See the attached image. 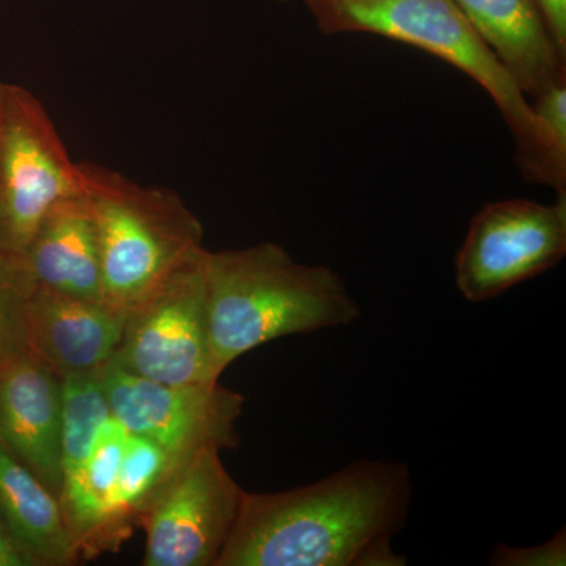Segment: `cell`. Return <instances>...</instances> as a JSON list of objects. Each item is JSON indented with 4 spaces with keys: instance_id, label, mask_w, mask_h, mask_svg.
Wrapping results in <instances>:
<instances>
[{
    "instance_id": "obj_1",
    "label": "cell",
    "mask_w": 566,
    "mask_h": 566,
    "mask_svg": "<svg viewBox=\"0 0 566 566\" xmlns=\"http://www.w3.org/2000/svg\"><path fill=\"white\" fill-rule=\"evenodd\" d=\"M408 465L357 460L311 485L245 493L214 566H401L392 538L408 521Z\"/></svg>"
},
{
    "instance_id": "obj_2",
    "label": "cell",
    "mask_w": 566,
    "mask_h": 566,
    "mask_svg": "<svg viewBox=\"0 0 566 566\" xmlns=\"http://www.w3.org/2000/svg\"><path fill=\"white\" fill-rule=\"evenodd\" d=\"M203 270L216 379L259 346L348 326L360 316L340 275L294 262L279 244L207 251Z\"/></svg>"
},
{
    "instance_id": "obj_3",
    "label": "cell",
    "mask_w": 566,
    "mask_h": 566,
    "mask_svg": "<svg viewBox=\"0 0 566 566\" xmlns=\"http://www.w3.org/2000/svg\"><path fill=\"white\" fill-rule=\"evenodd\" d=\"M324 33H374L430 52L490 93L513 134L528 180L565 192L527 96L450 0H304Z\"/></svg>"
},
{
    "instance_id": "obj_4",
    "label": "cell",
    "mask_w": 566,
    "mask_h": 566,
    "mask_svg": "<svg viewBox=\"0 0 566 566\" xmlns=\"http://www.w3.org/2000/svg\"><path fill=\"white\" fill-rule=\"evenodd\" d=\"M80 169L98 234L106 303L132 311L207 251L202 223L177 193L98 164L81 163Z\"/></svg>"
},
{
    "instance_id": "obj_5",
    "label": "cell",
    "mask_w": 566,
    "mask_h": 566,
    "mask_svg": "<svg viewBox=\"0 0 566 566\" xmlns=\"http://www.w3.org/2000/svg\"><path fill=\"white\" fill-rule=\"evenodd\" d=\"M84 192L80 164L43 104L0 84V253L21 256L55 205Z\"/></svg>"
},
{
    "instance_id": "obj_6",
    "label": "cell",
    "mask_w": 566,
    "mask_h": 566,
    "mask_svg": "<svg viewBox=\"0 0 566 566\" xmlns=\"http://www.w3.org/2000/svg\"><path fill=\"white\" fill-rule=\"evenodd\" d=\"M205 253L128 311L107 365L164 385L219 381L211 368Z\"/></svg>"
},
{
    "instance_id": "obj_7",
    "label": "cell",
    "mask_w": 566,
    "mask_h": 566,
    "mask_svg": "<svg viewBox=\"0 0 566 566\" xmlns=\"http://www.w3.org/2000/svg\"><path fill=\"white\" fill-rule=\"evenodd\" d=\"M566 255V196L551 205L499 200L482 208L457 253V286L483 303L557 266Z\"/></svg>"
},
{
    "instance_id": "obj_8",
    "label": "cell",
    "mask_w": 566,
    "mask_h": 566,
    "mask_svg": "<svg viewBox=\"0 0 566 566\" xmlns=\"http://www.w3.org/2000/svg\"><path fill=\"white\" fill-rule=\"evenodd\" d=\"M244 491L227 472L221 450L182 461L140 523L144 566H214L240 516Z\"/></svg>"
},
{
    "instance_id": "obj_9",
    "label": "cell",
    "mask_w": 566,
    "mask_h": 566,
    "mask_svg": "<svg viewBox=\"0 0 566 566\" xmlns=\"http://www.w3.org/2000/svg\"><path fill=\"white\" fill-rule=\"evenodd\" d=\"M99 375L112 416L129 433L150 439L177 460L205 449H237L244 398L219 381L164 385L111 365Z\"/></svg>"
},
{
    "instance_id": "obj_10",
    "label": "cell",
    "mask_w": 566,
    "mask_h": 566,
    "mask_svg": "<svg viewBox=\"0 0 566 566\" xmlns=\"http://www.w3.org/2000/svg\"><path fill=\"white\" fill-rule=\"evenodd\" d=\"M128 312L33 286L24 304L29 353L59 376L92 374L111 363Z\"/></svg>"
},
{
    "instance_id": "obj_11",
    "label": "cell",
    "mask_w": 566,
    "mask_h": 566,
    "mask_svg": "<svg viewBox=\"0 0 566 566\" xmlns=\"http://www.w3.org/2000/svg\"><path fill=\"white\" fill-rule=\"evenodd\" d=\"M62 378L31 353L0 365V446L62 493Z\"/></svg>"
},
{
    "instance_id": "obj_12",
    "label": "cell",
    "mask_w": 566,
    "mask_h": 566,
    "mask_svg": "<svg viewBox=\"0 0 566 566\" xmlns=\"http://www.w3.org/2000/svg\"><path fill=\"white\" fill-rule=\"evenodd\" d=\"M526 96L566 82V55L534 0H450Z\"/></svg>"
},
{
    "instance_id": "obj_13",
    "label": "cell",
    "mask_w": 566,
    "mask_h": 566,
    "mask_svg": "<svg viewBox=\"0 0 566 566\" xmlns=\"http://www.w3.org/2000/svg\"><path fill=\"white\" fill-rule=\"evenodd\" d=\"M18 260L33 286L104 301L98 234L84 192L52 208Z\"/></svg>"
},
{
    "instance_id": "obj_14",
    "label": "cell",
    "mask_w": 566,
    "mask_h": 566,
    "mask_svg": "<svg viewBox=\"0 0 566 566\" xmlns=\"http://www.w3.org/2000/svg\"><path fill=\"white\" fill-rule=\"evenodd\" d=\"M128 436L125 424L111 416L96 433L84 464L63 476L59 502L80 556L118 546L112 531V504Z\"/></svg>"
},
{
    "instance_id": "obj_15",
    "label": "cell",
    "mask_w": 566,
    "mask_h": 566,
    "mask_svg": "<svg viewBox=\"0 0 566 566\" xmlns=\"http://www.w3.org/2000/svg\"><path fill=\"white\" fill-rule=\"evenodd\" d=\"M0 523L33 566H66L80 560L59 499L2 446Z\"/></svg>"
},
{
    "instance_id": "obj_16",
    "label": "cell",
    "mask_w": 566,
    "mask_h": 566,
    "mask_svg": "<svg viewBox=\"0 0 566 566\" xmlns=\"http://www.w3.org/2000/svg\"><path fill=\"white\" fill-rule=\"evenodd\" d=\"M182 461L142 436H128L112 504V531L120 543L140 523L156 495Z\"/></svg>"
},
{
    "instance_id": "obj_17",
    "label": "cell",
    "mask_w": 566,
    "mask_h": 566,
    "mask_svg": "<svg viewBox=\"0 0 566 566\" xmlns=\"http://www.w3.org/2000/svg\"><path fill=\"white\" fill-rule=\"evenodd\" d=\"M111 416V405L99 371L62 376L63 476L73 474L84 464L96 433Z\"/></svg>"
},
{
    "instance_id": "obj_18",
    "label": "cell",
    "mask_w": 566,
    "mask_h": 566,
    "mask_svg": "<svg viewBox=\"0 0 566 566\" xmlns=\"http://www.w3.org/2000/svg\"><path fill=\"white\" fill-rule=\"evenodd\" d=\"M32 289L20 260L0 253V365L29 353L24 304Z\"/></svg>"
},
{
    "instance_id": "obj_19",
    "label": "cell",
    "mask_w": 566,
    "mask_h": 566,
    "mask_svg": "<svg viewBox=\"0 0 566 566\" xmlns=\"http://www.w3.org/2000/svg\"><path fill=\"white\" fill-rule=\"evenodd\" d=\"M531 107L551 159L566 174V82L538 93Z\"/></svg>"
},
{
    "instance_id": "obj_20",
    "label": "cell",
    "mask_w": 566,
    "mask_h": 566,
    "mask_svg": "<svg viewBox=\"0 0 566 566\" xmlns=\"http://www.w3.org/2000/svg\"><path fill=\"white\" fill-rule=\"evenodd\" d=\"M490 564L494 566H564L566 565L565 531L558 532L549 542L528 547L494 546Z\"/></svg>"
},
{
    "instance_id": "obj_21",
    "label": "cell",
    "mask_w": 566,
    "mask_h": 566,
    "mask_svg": "<svg viewBox=\"0 0 566 566\" xmlns=\"http://www.w3.org/2000/svg\"><path fill=\"white\" fill-rule=\"evenodd\" d=\"M558 50L566 55V0H534Z\"/></svg>"
},
{
    "instance_id": "obj_22",
    "label": "cell",
    "mask_w": 566,
    "mask_h": 566,
    "mask_svg": "<svg viewBox=\"0 0 566 566\" xmlns=\"http://www.w3.org/2000/svg\"><path fill=\"white\" fill-rule=\"evenodd\" d=\"M0 566H33L31 558L22 553L2 523H0Z\"/></svg>"
},
{
    "instance_id": "obj_23",
    "label": "cell",
    "mask_w": 566,
    "mask_h": 566,
    "mask_svg": "<svg viewBox=\"0 0 566 566\" xmlns=\"http://www.w3.org/2000/svg\"><path fill=\"white\" fill-rule=\"evenodd\" d=\"M282 2H293V0H282ZM297 2H304V0H297Z\"/></svg>"
},
{
    "instance_id": "obj_24",
    "label": "cell",
    "mask_w": 566,
    "mask_h": 566,
    "mask_svg": "<svg viewBox=\"0 0 566 566\" xmlns=\"http://www.w3.org/2000/svg\"><path fill=\"white\" fill-rule=\"evenodd\" d=\"M0 84H2V81H0Z\"/></svg>"
}]
</instances>
